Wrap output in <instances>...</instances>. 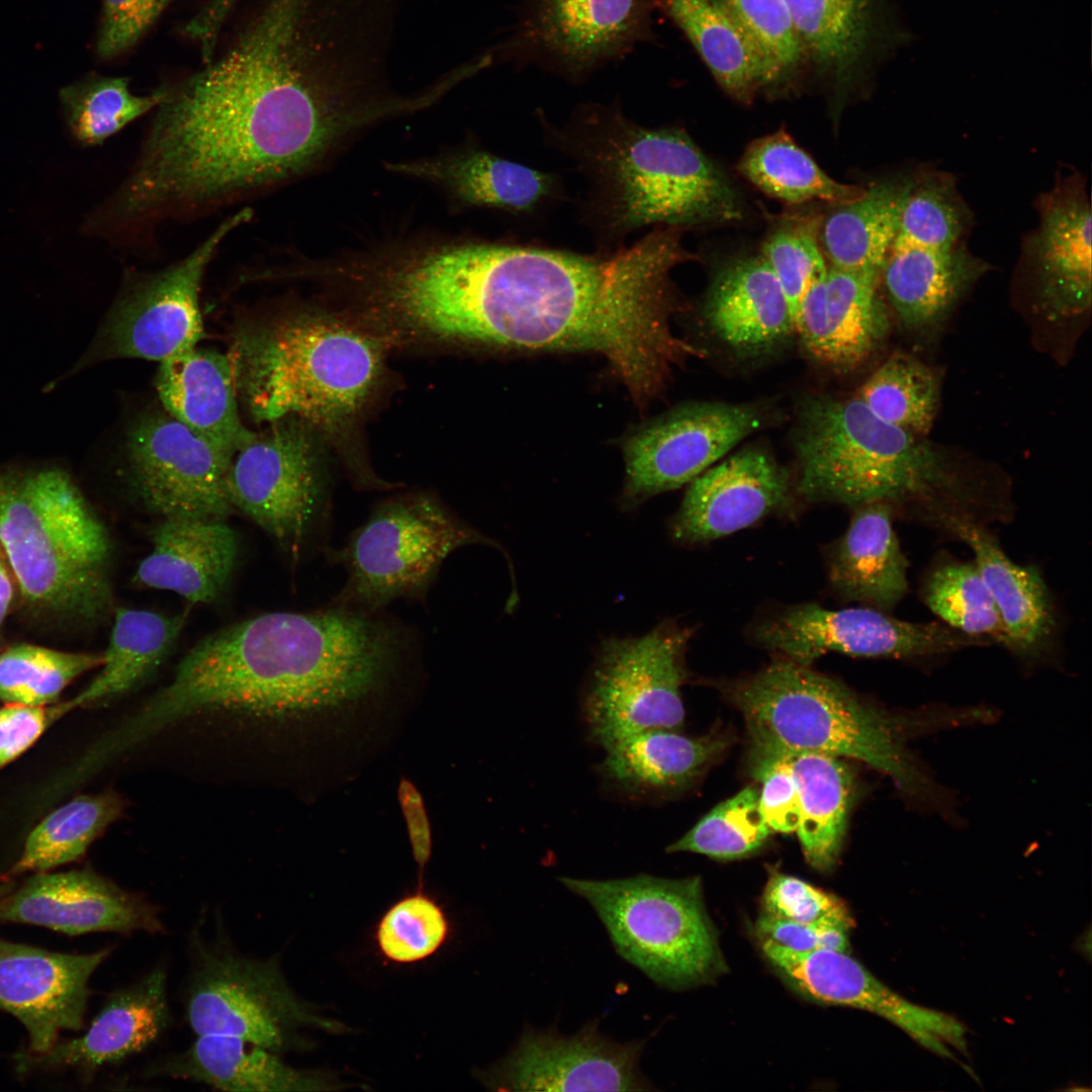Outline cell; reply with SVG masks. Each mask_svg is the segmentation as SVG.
<instances>
[{
    "mask_svg": "<svg viewBox=\"0 0 1092 1092\" xmlns=\"http://www.w3.org/2000/svg\"><path fill=\"white\" fill-rule=\"evenodd\" d=\"M164 87L127 175L86 223L132 251L153 246L166 224L307 173L369 125L271 0L218 55Z\"/></svg>",
    "mask_w": 1092,
    "mask_h": 1092,
    "instance_id": "obj_1",
    "label": "cell"
},
{
    "mask_svg": "<svg viewBox=\"0 0 1092 1092\" xmlns=\"http://www.w3.org/2000/svg\"><path fill=\"white\" fill-rule=\"evenodd\" d=\"M684 229L655 226L597 255L485 242L394 248L381 298L436 335L526 350L604 356L638 401L694 349L672 334L671 270L695 256Z\"/></svg>",
    "mask_w": 1092,
    "mask_h": 1092,
    "instance_id": "obj_2",
    "label": "cell"
},
{
    "mask_svg": "<svg viewBox=\"0 0 1092 1092\" xmlns=\"http://www.w3.org/2000/svg\"><path fill=\"white\" fill-rule=\"evenodd\" d=\"M417 647L415 632L383 612L328 604L264 613L198 641L124 728L143 742L196 712L278 716L340 706L381 689Z\"/></svg>",
    "mask_w": 1092,
    "mask_h": 1092,
    "instance_id": "obj_3",
    "label": "cell"
},
{
    "mask_svg": "<svg viewBox=\"0 0 1092 1092\" xmlns=\"http://www.w3.org/2000/svg\"><path fill=\"white\" fill-rule=\"evenodd\" d=\"M742 712L751 751L799 750L852 758L891 778L906 802L952 817L953 799L910 749L916 737L979 723V707L889 712L842 682L778 656L727 687Z\"/></svg>",
    "mask_w": 1092,
    "mask_h": 1092,
    "instance_id": "obj_4",
    "label": "cell"
},
{
    "mask_svg": "<svg viewBox=\"0 0 1092 1092\" xmlns=\"http://www.w3.org/2000/svg\"><path fill=\"white\" fill-rule=\"evenodd\" d=\"M549 132L587 176V216L605 239L740 216L727 179L679 128L645 127L618 104L587 103L564 128Z\"/></svg>",
    "mask_w": 1092,
    "mask_h": 1092,
    "instance_id": "obj_5",
    "label": "cell"
},
{
    "mask_svg": "<svg viewBox=\"0 0 1092 1092\" xmlns=\"http://www.w3.org/2000/svg\"><path fill=\"white\" fill-rule=\"evenodd\" d=\"M0 549L32 613L95 623L111 612L109 535L65 467L0 464Z\"/></svg>",
    "mask_w": 1092,
    "mask_h": 1092,
    "instance_id": "obj_6",
    "label": "cell"
},
{
    "mask_svg": "<svg viewBox=\"0 0 1092 1092\" xmlns=\"http://www.w3.org/2000/svg\"><path fill=\"white\" fill-rule=\"evenodd\" d=\"M914 436L878 418L856 396H810L798 416L797 491L809 502L852 509L913 502L929 524L944 514H978L938 455Z\"/></svg>",
    "mask_w": 1092,
    "mask_h": 1092,
    "instance_id": "obj_7",
    "label": "cell"
},
{
    "mask_svg": "<svg viewBox=\"0 0 1092 1092\" xmlns=\"http://www.w3.org/2000/svg\"><path fill=\"white\" fill-rule=\"evenodd\" d=\"M228 355L238 398L259 424L296 418L339 425L362 405L380 367L370 339L307 313L243 322Z\"/></svg>",
    "mask_w": 1092,
    "mask_h": 1092,
    "instance_id": "obj_8",
    "label": "cell"
},
{
    "mask_svg": "<svg viewBox=\"0 0 1092 1092\" xmlns=\"http://www.w3.org/2000/svg\"><path fill=\"white\" fill-rule=\"evenodd\" d=\"M559 882L592 906L617 953L657 986L685 990L724 970L699 877L639 874L613 880L560 877Z\"/></svg>",
    "mask_w": 1092,
    "mask_h": 1092,
    "instance_id": "obj_9",
    "label": "cell"
},
{
    "mask_svg": "<svg viewBox=\"0 0 1092 1092\" xmlns=\"http://www.w3.org/2000/svg\"><path fill=\"white\" fill-rule=\"evenodd\" d=\"M482 544L511 559L502 544L484 535L439 499L424 493L387 499L339 549H327L347 575L329 605L377 614L397 599L424 603L445 559L458 548Z\"/></svg>",
    "mask_w": 1092,
    "mask_h": 1092,
    "instance_id": "obj_10",
    "label": "cell"
},
{
    "mask_svg": "<svg viewBox=\"0 0 1092 1092\" xmlns=\"http://www.w3.org/2000/svg\"><path fill=\"white\" fill-rule=\"evenodd\" d=\"M252 217L248 206L230 214L191 252L162 269H125L118 293L89 348L46 388L104 360L163 362L196 347L204 335L200 291L205 272L226 238Z\"/></svg>",
    "mask_w": 1092,
    "mask_h": 1092,
    "instance_id": "obj_11",
    "label": "cell"
},
{
    "mask_svg": "<svg viewBox=\"0 0 1092 1092\" xmlns=\"http://www.w3.org/2000/svg\"><path fill=\"white\" fill-rule=\"evenodd\" d=\"M195 966L186 992V1019L197 1035L238 1037L276 1054L301 1050L307 1026L342 1032L290 988L275 958L258 960L193 939Z\"/></svg>",
    "mask_w": 1092,
    "mask_h": 1092,
    "instance_id": "obj_12",
    "label": "cell"
},
{
    "mask_svg": "<svg viewBox=\"0 0 1092 1092\" xmlns=\"http://www.w3.org/2000/svg\"><path fill=\"white\" fill-rule=\"evenodd\" d=\"M692 634L665 620L641 636L602 641L582 696L583 720L596 744L606 750L645 730L682 726L680 689Z\"/></svg>",
    "mask_w": 1092,
    "mask_h": 1092,
    "instance_id": "obj_13",
    "label": "cell"
},
{
    "mask_svg": "<svg viewBox=\"0 0 1092 1092\" xmlns=\"http://www.w3.org/2000/svg\"><path fill=\"white\" fill-rule=\"evenodd\" d=\"M653 0H521L511 32L483 52L493 65L537 66L579 84L655 40Z\"/></svg>",
    "mask_w": 1092,
    "mask_h": 1092,
    "instance_id": "obj_14",
    "label": "cell"
},
{
    "mask_svg": "<svg viewBox=\"0 0 1092 1092\" xmlns=\"http://www.w3.org/2000/svg\"><path fill=\"white\" fill-rule=\"evenodd\" d=\"M296 418L269 423L234 455L226 476L230 502L300 560L325 539L330 523L326 478L311 440Z\"/></svg>",
    "mask_w": 1092,
    "mask_h": 1092,
    "instance_id": "obj_15",
    "label": "cell"
},
{
    "mask_svg": "<svg viewBox=\"0 0 1092 1092\" xmlns=\"http://www.w3.org/2000/svg\"><path fill=\"white\" fill-rule=\"evenodd\" d=\"M753 640L778 656L810 666L829 652L856 657L921 658L991 644L944 623L902 621L871 607L830 610L794 605L752 629Z\"/></svg>",
    "mask_w": 1092,
    "mask_h": 1092,
    "instance_id": "obj_16",
    "label": "cell"
},
{
    "mask_svg": "<svg viewBox=\"0 0 1092 1092\" xmlns=\"http://www.w3.org/2000/svg\"><path fill=\"white\" fill-rule=\"evenodd\" d=\"M124 453L131 488L152 513L210 520L232 514V459L166 411L147 413L132 424Z\"/></svg>",
    "mask_w": 1092,
    "mask_h": 1092,
    "instance_id": "obj_17",
    "label": "cell"
},
{
    "mask_svg": "<svg viewBox=\"0 0 1092 1092\" xmlns=\"http://www.w3.org/2000/svg\"><path fill=\"white\" fill-rule=\"evenodd\" d=\"M647 1039L619 1042L587 1022L574 1034L525 1027L510 1052L475 1077L495 1091H648L641 1072Z\"/></svg>",
    "mask_w": 1092,
    "mask_h": 1092,
    "instance_id": "obj_18",
    "label": "cell"
},
{
    "mask_svg": "<svg viewBox=\"0 0 1092 1092\" xmlns=\"http://www.w3.org/2000/svg\"><path fill=\"white\" fill-rule=\"evenodd\" d=\"M760 424V413L751 405L707 401L649 422L624 447V507L690 483Z\"/></svg>",
    "mask_w": 1092,
    "mask_h": 1092,
    "instance_id": "obj_19",
    "label": "cell"
},
{
    "mask_svg": "<svg viewBox=\"0 0 1092 1092\" xmlns=\"http://www.w3.org/2000/svg\"><path fill=\"white\" fill-rule=\"evenodd\" d=\"M764 957L794 989L817 1002L872 1012L923 1048L953 1059L967 1050L966 1028L942 1011L908 1001L875 978L847 952H797L761 940Z\"/></svg>",
    "mask_w": 1092,
    "mask_h": 1092,
    "instance_id": "obj_20",
    "label": "cell"
},
{
    "mask_svg": "<svg viewBox=\"0 0 1092 1092\" xmlns=\"http://www.w3.org/2000/svg\"><path fill=\"white\" fill-rule=\"evenodd\" d=\"M111 948L62 953L0 938V1009L26 1028L29 1048L51 1050L63 1030H79L89 997V981Z\"/></svg>",
    "mask_w": 1092,
    "mask_h": 1092,
    "instance_id": "obj_21",
    "label": "cell"
},
{
    "mask_svg": "<svg viewBox=\"0 0 1092 1092\" xmlns=\"http://www.w3.org/2000/svg\"><path fill=\"white\" fill-rule=\"evenodd\" d=\"M791 493L788 472L765 450L749 447L689 483L669 534L682 545L707 543L788 510Z\"/></svg>",
    "mask_w": 1092,
    "mask_h": 1092,
    "instance_id": "obj_22",
    "label": "cell"
},
{
    "mask_svg": "<svg viewBox=\"0 0 1092 1092\" xmlns=\"http://www.w3.org/2000/svg\"><path fill=\"white\" fill-rule=\"evenodd\" d=\"M0 923L38 925L69 935L164 930L154 905L90 869L33 874L0 898Z\"/></svg>",
    "mask_w": 1092,
    "mask_h": 1092,
    "instance_id": "obj_23",
    "label": "cell"
},
{
    "mask_svg": "<svg viewBox=\"0 0 1092 1092\" xmlns=\"http://www.w3.org/2000/svg\"><path fill=\"white\" fill-rule=\"evenodd\" d=\"M1091 207L1076 179L1040 200L1039 225L1027 246L1043 308L1052 317L1082 314L1091 304Z\"/></svg>",
    "mask_w": 1092,
    "mask_h": 1092,
    "instance_id": "obj_24",
    "label": "cell"
},
{
    "mask_svg": "<svg viewBox=\"0 0 1092 1092\" xmlns=\"http://www.w3.org/2000/svg\"><path fill=\"white\" fill-rule=\"evenodd\" d=\"M169 1021L166 974L157 969L113 994L80 1037L58 1041L42 1054H21L17 1067L21 1072L58 1068L90 1072L144 1051Z\"/></svg>",
    "mask_w": 1092,
    "mask_h": 1092,
    "instance_id": "obj_25",
    "label": "cell"
},
{
    "mask_svg": "<svg viewBox=\"0 0 1092 1092\" xmlns=\"http://www.w3.org/2000/svg\"><path fill=\"white\" fill-rule=\"evenodd\" d=\"M933 526L966 543L999 612L1003 644L1024 659L1041 656L1056 630L1050 592L1034 566L1014 563L984 523L961 515H944Z\"/></svg>",
    "mask_w": 1092,
    "mask_h": 1092,
    "instance_id": "obj_26",
    "label": "cell"
},
{
    "mask_svg": "<svg viewBox=\"0 0 1092 1092\" xmlns=\"http://www.w3.org/2000/svg\"><path fill=\"white\" fill-rule=\"evenodd\" d=\"M152 551L131 582L176 593L193 604L211 603L234 569L238 542L225 520L162 518L151 531Z\"/></svg>",
    "mask_w": 1092,
    "mask_h": 1092,
    "instance_id": "obj_27",
    "label": "cell"
},
{
    "mask_svg": "<svg viewBox=\"0 0 1092 1092\" xmlns=\"http://www.w3.org/2000/svg\"><path fill=\"white\" fill-rule=\"evenodd\" d=\"M387 170L443 188L459 202L510 214H534L562 194L558 178L483 150L388 163Z\"/></svg>",
    "mask_w": 1092,
    "mask_h": 1092,
    "instance_id": "obj_28",
    "label": "cell"
},
{
    "mask_svg": "<svg viewBox=\"0 0 1092 1092\" xmlns=\"http://www.w3.org/2000/svg\"><path fill=\"white\" fill-rule=\"evenodd\" d=\"M155 385L170 416L231 459L254 437L240 417L228 354L189 349L161 362Z\"/></svg>",
    "mask_w": 1092,
    "mask_h": 1092,
    "instance_id": "obj_29",
    "label": "cell"
},
{
    "mask_svg": "<svg viewBox=\"0 0 1092 1092\" xmlns=\"http://www.w3.org/2000/svg\"><path fill=\"white\" fill-rule=\"evenodd\" d=\"M853 510L829 553V583L844 601L889 613L909 589L908 561L893 528L896 509L877 502Z\"/></svg>",
    "mask_w": 1092,
    "mask_h": 1092,
    "instance_id": "obj_30",
    "label": "cell"
},
{
    "mask_svg": "<svg viewBox=\"0 0 1092 1092\" xmlns=\"http://www.w3.org/2000/svg\"><path fill=\"white\" fill-rule=\"evenodd\" d=\"M705 316L724 344L743 353L768 350L794 332L787 298L761 256L734 260L718 272Z\"/></svg>",
    "mask_w": 1092,
    "mask_h": 1092,
    "instance_id": "obj_31",
    "label": "cell"
},
{
    "mask_svg": "<svg viewBox=\"0 0 1092 1092\" xmlns=\"http://www.w3.org/2000/svg\"><path fill=\"white\" fill-rule=\"evenodd\" d=\"M155 1074L224 1091H331L347 1087L325 1072L293 1068L279 1054L262 1046L214 1034L198 1035L185 1052L157 1067Z\"/></svg>",
    "mask_w": 1092,
    "mask_h": 1092,
    "instance_id": "obj_32",
    "label": "cell"
},
{
    "mask_svg": "<svg viewBox=\"0 0 1092 1092\" xmlns=\"http://www.w3.org/2000/svg\"><path fill=\"white\" fill-rule=\"evenodd\" d=\"M725 744L720 737H690L678 730L649 729L606 749L599 774L613 792L647 802L688 788Z\"/></svg>",
    "mask_w": 1092,
    "mask_h": 1092,
    "instance_id": "obj_33",
    "label": "cell"
},
{
    "mask_svg": "<svg viewBox=\"0 0 1092 1092\" xmlns=\"http://www.w3.org/2000/svg\"><path fill=\"white\" fill-rule=\"evenodd\" d=\"M986 267L959 245L948 249L893 246L881 277L900 322L919 332L939 325Z\"/></svg>",
    "mask_w": 1092,
    "mask_h": 1092,
    "instance_id": "obj_34",
    "label": "cell"
},
{
    "mask_svg": "<svg viewBox=\"0 0 1092 1092\" xmlns=\"http://www.w3.org/2000/svg\"><path fill=\"white\" fill-rule=\"evenodd\" d=\"M786 763L795 781L800 824L797 834L808 863L820 872L836 863L846 829L854 776L842 758L830 754L775 750L751 751Z\"/></svg>",
    "mask_w": 1092,
    "mask_h": 1092,
    "instance_id": "obj_35",
    "label": "cell"
},
{
    "mask_svg": "<svg viewBox=\"0 0 1092 1092\" xmlns=\"http://www.w3.org/2000/svg\"><path fill=\"white\" fill-rule=\"evenodd\" d=\"M113 615L101 669L86 689L70 701L73 709L105 704L141 685L168 656L188 614L167 616L120 607Z\"/></svg>",
    "mask_w": 1092,
    "mask_h": 1092,
    "instance_id": "obj_36",
    "label": "cell"
},
{
    "mask_svg": "<svg viewBox=\"0 0 1092 1092\" xmlns=\"http://www.w3.org/2000/svg\"><path fill=\"white\" fill-rule=\"evenodd\" d=\"M912 183L903 179L866 188L860 198L838 205L820 223L819 243L829 267L881 274Z\"/></svg>",
    "mask_w": 1092,
    "mask_h": 1092,
    "instance_id": "obj_37",
    "label": "cell"
},
{
    "mask_svg": "<svg viewBox=\"0 0 1092 1092\" xmlns=\"http://www.w3.org/2000/svg\"><path fill=\"white\" fill-rule=\"evenodd\" d=\"M786 1L806 57L835 83L847 84L877 38V0Z\"/></svg>",
    "mask_w": 1092,
    "mask_h": 1092,
    "instance_id": "obj_38",
    "label": "cell"
},
{
    "mask_svg": "<svg viewBox=\"0 0 1092 1092\" xmlns=\"http://www.w3.org/2000/svg\"><path fill=\"white\" fill-rule=\"evenodd\" d=\"M881 274L827 267L828 355L825 364L845 369L868 360L890 330L879 293Z\"/></svg>",
    "mask_w": 1092,
    "mask_h": 1092,
    "instance_id": "obj_39",
    "label": "cell"
},
{
    "mask_svg": "<svg viewBox=\"0 0 1092 1092\" xmlns=\"http://www.w3.org/2000/svg\"><path fill=\"white\" fill-rule=\"evenodd\" d=\"M738 170L766 195L792 204L820 200L841 205L866 192L864 188L840 183L827 175L785 130L752 142Z\"/></svg>",
    "mask_w": 1092,
    "mask_h": 1092,
    "instance_id": "obj_40",
    "label": "cell"
},
{
    "mask_svg": "<svg viewBox=\"0 0 1092 1092\" xmlns=\"http://www.w3.org/2000/svg\"><path fill=\"white\" fill-rule=\"evenodd\" d=\"M686 35L714 79L731 97L750 102L761 87L755 63L737 29L715 0H653Z\"/></svg>",
    "mask_w": 1092,
    "mask_h": 1092,
    "instance_id": "obj_41",
    "label": "cell"
},
{
    "mask_svg": "<svg viewBox=\"0 0 1092 1092\" xmlns=\"http://www.w3.org/2000/svg\"><path fill=\"white\" fill-rule=\"evenodd\" d=\"M124 804L115 793L82 795L56 809L29 833L6 879L43 873L79 860L91 843L121 817Z\"/></svg>",
    "mask_w": 1092,
    "mask_h": 1092,
    "instance_id": "obj_42",
    "label": "cell"
},
{
    "mask_svg": "<svg viewBox=\"0 0 1092 1092\" xmlns=\"http://www.w3.org/2000/svg\"><path fill=\"white\" fill-rule=\"evenodd\" d=\"M165 96L162 86L134 93L123 77L90 76L60 91L66 123L82 146H98L125 126L153 112Z\"/></svg>",
    "mask_w": 1092,
    "mask_h": 1092,
    "instance_id": "obj_43",
    "label": "cell"
},
{
    "mask_svg": "<svg viewBox=\"0 0 1092 1092\" xmlns=\"http://www.w3.org/2000/svg\"><path fill=\"white\" fill-rule=\"evenodd\" d=\"M856 397L883 421L913 435L925 434L936 414L938 379L915 358L896 354L867 379Z\"/></svg>",
    "mask_w": 1092,
    "mask_h": 1092,
    "instance_id": "obj_44",
    "label": "cell"
},
{
    "mask_svg": "<svg viewBox=\"0 0 1092 1092\" xmlns=\"http://www.w3.org/2000/svg\"><path fill=\"white\" fill-rule=\"evenodd\" d=\"M747 47L761 87L791 76L806 54L786 0H715Z\"/></svg>",
    "mask_w": 1092,
    "mask_h": 1092,
    "instance_id": "obj_45",
    "label": "cell"
},
{
    "mask_svg": "<svg viewBox=\"0 0 1092 1092\" xmlns=\"http://www.w3.org/2000/svg\"><path fill=\"white\" fill-rule=\"evenodd\" d=\"M103 653L68 652L20 643L0 652V700L44 706L85 672L100 667Z\"/></svg>",
    "mask_w": 1092,
    "mask_h": 1092,
    "instance_id": "obj_46",
    "label": "cell"
},
{
    "mask_svg": "<svg viewBox=\"0 0 1092 1092\" xmlns=\"http://www.w3.org/2000/svg\"><path fill=\"white\" fill-rule=\"evenodd\" d=\"M924 604L952 629L1003 644L1004 628L975 562L948 561L931 569L922 589Z\"/></svg>",
    "mask_w": 1092,
    "mask_h": 1092,
    "instance_id": "obj_47",
    "label": "cell"
},
{
    "mask_svg": "<svg viewBox=\"0 0 1092 1092\" xmlns=\"http://www.w3.org/2000/svg\"><path fill=\"white\" fill-rule=\"evenodd\" d=\"M770 833L759 809L758 793L748 787L716 806L666 850L733 859L758 849Z\"/></svg>",
    "mask_w": 1092,
    "mask_h": 1092,
    "instance_id": "obj_48",
    "label": "cell"
},
{
    "mask_svg": "<svg viewBox=\"0 0 1092 1092\" xmlns=\"http://www.w3.org/2000/svg\"><path fill=\"white\" fill-rule=\"evenodd\" d=\"M967 223L968 212L953 184L927 176L912 183L893 246L948 249L958 245Z\"/></svg>",
    "mask_w": 1092,
    "mask_h": 1092,
    "instance_id": "obj_49",
    "label": "cell"
},
{
    "mask_svg": "<svg viewBox=\"0 0 1092 1092\" xmlns=\"http://www.w3.org/2000/svg\"><path fill=\"white\" fill-rule=\"evenodd\" d=\"M450 925L443 908L418 891L401 898L381 916L375 942L381 956L394 964L427 960L446 942Z\"/></svg>",
    "mask_w": 1092,
    "mask_h": 1092,
    "instance_id": "obj_50",
    "label": "cell"
},
{
    "mask_svg": "<svg viewBox=\"0 0 1092 1092\" xmlns=\"http://www.w3.org/2000/svg\"><path fill=\"white\" fill-rule=\"evenodd\" d=\"M819 229L820 222L816 218L784 225L771 234L762 247L760 256L782 287L793 325L812 277L826 267Z\"/></svg>",
    "mask_w": 1092,
    "mask_h": 1092,
    "instance_id": "obj_51",
    "label": "cell"
},
{
    "mask_svg": "<svg viewBox=\"0 0 1092 1092\" xmlns=\"http://www.w3.org/2000/svg\"><path fill=\"white\" fill-rule=\"evenodd\" d=\"M764 914L798 923L827 925L849 931L854 920L836 895L801 879L774 873L762 895Z\"/></svg>",
    "mask_w": 1092,
    "mask_h": 1092,
    "instance_id": "obj_52",
    "label": "cell"
},
{
    "mask_svg": "<svg viewBox=\"0 0 1092 1092\" xmlns=\"http://www.w3.org/2000/svg\"><path fill=\"white\" fill-rule=\"evenodd\" d=\"M173 0H103L97 52L103 59L132 49Z\"/></svg>",
    "mask_w": 1092,
    "mask_h": 1092,
    "instance_id": "obj_53",
    "label": "cell"
},
{
    "mask_svg": "<svg viewBox=\"0 0 1092 1092\" xmlns=\"http://www.w3.org/2000/svg\"><path fill=\"white\" fill-rule=\"evenodd\" d=\"M751 770L761 783L758 805L768 828L771 832H797L801 818L799 797L786 763L772 756L751 754Z\"/></svg>",
    "mask_w": 1092,
    "mask_h": 1092,
    "instance_id": "obj_54",
    "label": "cell"
},
{
    "mask_svg": "<svg viewBox=\"0 0 1092 1092\" xmlns=\"http://www.w3.org/2000/svg\"><path fill=\"white\" fill-rule=\"evenodd\" d=\"M70 701L44 706L6 704L0 708V768L26 751L66 712Z\"/></svg>",
    "mask_w": 1092,
    "mask_h": 1092,
    "instance_id": "obj_55",
    "label": "cell"
},
{
    "mask_svg": "<svg viewBox=\"0 0 1092 1092\" xmlns=\"http://www.w3.org/2000/svg\"><path fill=\"white\" fill-rule=\"evenodd\" d=\"M755 931L760 940H769L797 952L819 949L847 952L849 949L848 931L835 926L798 923L762 913Z\"/></svg>",
    "mask_w": 1092,
    "mask_h": 1092,
    "instance_id": "obj_56",
    "label": "cell"
},
{
    "mask_svg": "<svg viewBox=\"0 0 1092 1092\" xmlns=\"http://www.w3.org/2000/svg\"><path fill=\"white\" fill-rule=\"evenodd\" d=\"M826 272L827 266L812 277L794 323V332L799 334L810 355L824 363L828 355Z\"/></svg>",
    "mask_w": 1092,
    "mask_h": 1092,
    "instance_id": "obj_57",
    "label": "cell"
},
{
    "mask_svg": "<svg viewBox=\"0 0 1092 1092\" xmlns=\"http://www.w3.org/2000/svg\"><path fill=\"white\" fill-rule=\"evenodd\" d=\"M397 796L407 826L414 858L422 875L432 853L431 826L426 806L419 790L406 779L399 782Z\"/></svg>",
    "mask_w": 1092,
    "mask_h": 1092,
    "instance_id": "obj_58",
    "label": "cell"
},
{
    "mask_svg": "<svg viewBox=\"0 0 1092 1092\" xmlns=\"http://www.w3.org/2000/svg\"><path fill=\"white\" fill-rule=\"evenodd\" d=\"M14 578L0 549V631L10 612L14 598Z\"/></svg>",
    "mask_w": 1092,
    "mask_h": 1092,
    "instance_id": "obj_59",
    "label": "cell"
},
{
    "mask_svg": "<svg viewBox=\"0 0 1092 1092\" xmlns=\"http://www.w3.org/2000/svg\"><path fill=\"white\" fill-rule=\"evenodd\" d=\"M218 1L223 5L232 6V5L236 4V2L238 0H218Z\"/></svg>",
    "mask_w": 1092,
    "mask_h": 1092,
    "instance_id": "obj_60",
    "label": "cell"
}]
</instances>
